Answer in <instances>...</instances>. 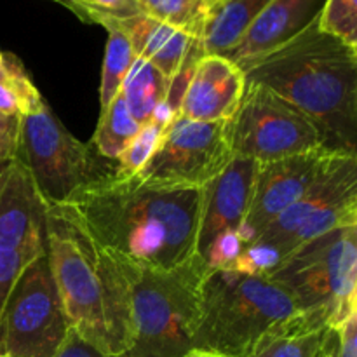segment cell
Listing matches in <instances>:
<instances>
[{"label":"cell","mask_w":357,"mask_h":357,"mask_svg":"<svg viewBox=\"0 0 357 357\" xmlns=\"http://www.w3.org/2000/svg\"><path fill=\"white\" fill-rule=\"evenodd\" d=\"M202 188L145 185L112 176L77 190L61 208L112 253L155 268H178L197 257Z\"/></svg>","instance_id":"1"},{"label":"cell","mask_w":357,"mask_h":357,"mask_svg":"<svg viewBox=\"0 0 357 357\" xmlns=\"http://www.w3.org/2000/svg\"><path fill=\"white\" fill-rule=\"evenodd\" d=\"M317 21L281 47L239 63V68L246 82L261 84L303 112L328 150L356 153L357 49L321 31Z\"/></svg>","instance_id":"2"},{"label":"cell","mask_w":357,"mask_h":357,"mask_svg":"<svg viewBox=\"0 0 357 357\" xmlns=\"http://www.w3.org/2000/svg\"><path fill=\"white\" fill-rule=\"evenodd\" d=\"M45 255L70 328L110 356L132 345L129 289L114 255L61 206L45 204Z\"/></svg>","instance_id":"3"},{"label":"cell","mask_w":357,"mask_h":357,"mask_svg":"<svg viewBox=\"0 0 357 357\" xmlns=\"http://www.w3.org/2000/svg\"><path fill=\"white\" fill-rule=\"evenodd\" d=\"M298 314L289 293L267 275L206 272L192 349L246 357L268 331Z\"/></svg>","instance_id":"4"},{"label":"cell","mask_w":357,"mask_h":357,"mask_svg":"<svg viewBox=\"0 0 357 357\" xmlns=\"http://www.w3.org/2000/svg\"><path fill=\"white\" fill-rule=\"evenodd\" d=\"M112 253V251H110ZM114 255L129 289L131 357H183L192 349L206 267L195 257L178 268H155Z\"/></svg>","instance_id":"5"},{"label":"cell","mask_w":357,"mask_h":357,"mask_svg":"<svg viewBox=\"0 0 357 357\" xmlns=\"http://www.w3.org/2000/svg\"><path fill=\"white\" fill-rule=\"evenodd\" d=\"M298 310L337 331L357 314V225L323 234L267 272Z\"/></svg>","instance_id":"6"},{"label":"cell","mask_w":357,"mask_h":357,"mask_svg":"<svg viewBox=\"0 0 357 357\" xmlns=\"http://www.w3.org/2000/svg\"><path fill=\"white\" fill-rule=\"evenodd\" d=\"M45 204L61 206L86 185L115 173L91 143H82L47 103L21 117L20 157Z\"/></svg>","instance_id":"7"},{"label":"cell","mask_w":357,"mask_h":357,"mask_svg":"<svg viewBox=\"0 0 357 357\" xmlns=\"http://www.w3.org/2000/svg\"><path fill=\"white\" fill-rule=\"evenodd\" d=\"M234 157L258 164L326 149L317 126L303 112L257 82H246L236 114L229 119Z\"/></svg>","instance_id":"8"},{"label":"cell","mask_w":357,"mask_h":357,"mask_svg":"<svg viewBox=\"0 0 357 357\" xmlns=\"http://www.w3.org/2000/svg\"><path fill=\"white\" fill-rule=\"evenodd\" d=\"M72 330L49 267L47 255L26 265L0 316L3 357H54Z\"/></svg>","instance_id":"9"},{"label":"cell","mask_w":357,"mask_h":357,"mask_svg":"<svg viewBox=\"0 0 357 357\" xmlns=\"http://www.w3.org/2000/svg\"><path fill=\"white\" fill-rule=\"evenodd\" d=\"M232 157L229 121L197 122L176 115L150 159L132 176L152 187L204 188L222 174Z\"/></svg>","instance_id":"10"},{"label":"cell","mask_w":357,"mask_h":357,"mask_svg":"<svg viewBox=\"0 0 357 357\" xmlns=\"http://www.w3.org/2000/svg\"><path fill=\"white\" fill-rule=\"evenodd\" d=\"M258 162L232 157L229 166L202 188L197 257L206 272L232 271L243 255L241 227L250 208Z\"/></svg>","instance_id":"11"},{"label":"cell","mask_w":357,"mask_h":357,"mask_svg":"<svg viewBox=\"0 0 357 357\" xmlns=\"http://www.w3.org/2000/svg\"><path fill=\"white\" fill-rule=\"evenodd\" d=\"M357 201V155L340 152L324 167L309 190L282 211L250 244L232 271L267 274L288 250L293 234L331 206Z\"/></svg>","instance_id":"12"},{"label":"cell","mask_w":357,"mask_h":357,"mask_svg":"<svg viewBox=\"0 0 357 357\" xmlns=\"http://www.w3.org/2000/svg\"><path fill=\"white\" fill-rule=\"evenodd\" d=\"M337 153L317 149L312 152L258 164L250 208L239 239L246 250L257 237L310 188Z\"/></svg>","instance_id":"13"},{"label":"cell","mask_w":357,"mask_h":357,"mask_svg":"<svg viewBox=\"0 0 357 357\" xmlns=\"http://www.w3.org/2000/svg\"><path fill=\"white\" fill-rule=\"evenodd\" d=\"M0 248L45 250V202L20 159L0 166Z\"/></svg>","instance_id":"14"},{"label":"cell","mask_w":357,"mask_h":357,"mask_svg":"<svg viewBox=\"0 0 357 357\" xmlns=\"http://www.w3.org/2000/svg\"><path fill=\"white\" fill-rule=\"evenodd\" d=\"M244 72L225 56L204 54L192 70L178 115L197 122L229 121L244 94Z\"/></svg>","instance_id":"15"},{"label":"cell","mask_w":357,"mask_h":357,"mask_svg":"<svg viewBox=\"0 0 357 357\" xmlns=\"http://www.w3.org/2000/svg\"><path fill=\"white\" fill-rule=\"evenodd\" d=\"M324 3L326 0H271L225 58L239 65L281 47L319 20Z\"/></svg>","instance_id":"16"},{"label":"cell","mask_w":357,"mask_h":357,"mask_svg":"<svg viewBox=\"0 0 357 357\" xmlns=\"http://www.w3.org/2000/svg\"><path fill=\"white\" fill-rule=\"evenodd\" d=\"M91 23L100 24L105 30L114 28V30L121 31L131 44L136 58L149 61L167 79H173L176 75L192 44L195 42V38L188 37V35L143 13L124 17L100 14V16H94Z\"/></svg>","instance_id":"17"},{"label":"cell","mask_w":357,"mask_h":357,"mask_svg":"<svg viewBox=\"0 0 357 357\" xmlns=\"http://www.w3.org/2000/svg\"><path fill=\"white\" fill-rule=\"evenodd\" d=\"M335 330L298 314L268 331L246 357H323Z\"/></svg>","instance_id":"18"},{"label":"cell","mask_w":357,"mask_h":357,"mask_svg":"<svg viewBox=\"0 0 357 357\" xmlns=\"http://www.w3.org/2000/svg\"><path fill=\"white\" fill-rule=\"evenodd\" d=\"M271 0H218L201 38L204 54L227 56L239 45Z\"/></svg>","instance_id":"19"},{"label":"cell","mask_w":357,"mask_h":357,"mask_svg":"<svg viewBox=\"0 0 357 357\" xmlns=\"http://www.w3.org/2000/svg\"><path fill=\"white\" fill-rule=\"evenodd\" d=\"M171 79L149 61L136 58L129 68L121 94L124 96L129 114L139 126L146 124L166 101Z\"/></svg>","instance_id":"20"},{"label":"cell","mask_w":357,"mask_h":357,"mask_svg":"<svg viewBox=\"0 0 357 357\" xmlns=\"http://www.w3.org/2000/svg\"><path fill=\"white\" fill-rule=\"evenodd\" d=\"M143 14L201 40L218 0H136Z\"/></svg>","instance_id":"21"},{"label":"cell","mask_w":357,"mask_h":357,"mask_svg":"<svg viewBox=\"0 0 357 357\" xmlns=\"http://www.w3.org/2000/svg\"><path fill=\"white\" fill-rule=\"evenodd\" d=\"M139 128L142 126L129 114L124 96L119 91V94L110 101V105L105 110H101L91 145L103 159L115 160L121 155L122 150L129 145V142L135 138Z\"/></svg>","instance_id":"22"},{"label":"cell","mask_w":357,"mask_h":357,"mask_svg":"<svg viewBox=\"0 0 357 357\" xmlns=\"http://www.w3.org/2000/svg\"><path fill=\"white\" fill-rule=\"evenodd\" d=\"M107 31L108 40L107 47H105L100 86L101 110H105L110 105V101L117 96L129 68L136 59L131 44L121 31L114 30V28H107Z\"/></svg>","instance_id":"23"},{"label":"cell","mask_w":357,"mask_h":357,"mask_svg":"<svg viewBox=\"0 0 357 357\" xmlns=\"http://www.w3.org/2000/svg\"><path fill=\"white\" fill-rule=\"evenodd\" d=\"M45 103L20 61L0 79V114L24 117Z\"/></svg>","instance_id":"24"},{"label":"cell","mask_w":357,"mask_h":357,"mask_svg":"<svg viewBox=\"0 0 357 357\" xmlns=\"http://www.w3.org/2000/svg\"><path fill=\"white\" fill-rule=\"evenodd\" d=\"M167 124L169 122L157 114L146 124H143L139 131L136 132L135 138L129 142V145L115 159V162H117L115 174H119V176H132L135 173H138L143 167V164L153 153Z\"/></svg>","instance_id":"25"},{"label":"cell","mask_w":357,"mask_h":357,"mask_svg":"<svg viewBox=\"0 0 357 357\" xmlns=\"http://www.w3.org/2000/svg\"><path fill=\"white\" fill-rule=\"evenodd\" d=\"M317 26L357 49V0H326Z\"/></svg>","instance_id":"26"},{"label":"cell","mask_w":357,"mask_h":357,"mask_svg":"<svg viewBox=\"0 0 357 357\" xmlns=\"http://www.w3.org/2000/svg\"><path fill=\"white\" fill-rule=\"evenodd\" d=\"M45 250L38 248H28V250H3L0 248V316H2L3 305L9 298L10 289L16 284L21 272L26 268L28 264L44 255Z\"/></svg>","instance_id":"27"},{"label":"cell","mask_w":357,"mask_h":357,"mask_svg":"<svg viewBox=\"0 0 357 357\" xmlns=\"http://www.w3.org/2000/svg\"><path fill=\"white\" fill-rule=\"evenodd\" d=\"M54 2L63 3L80 20L89 21V23L94 16H100V14L124 17L142 13L136 0H54Z\"/></svg>","instance_id":"28"},{"label":"cell","mask_w":357,"mask_h":357,"mask_svg":"<svg viewBox=\"0 0 357 357\" xmlns=\"http://www.w3.org/2000/svg\"><path fill=\"white\" fill-rule=\"evenodd\" d=\"M21 117L0 114V164L20 157Z\"/></svg>","instance_id":"29"},{"label":"cell","mask_w":357,"mask_h":357,"mask_svg":"<svg viewBox=\"0 0 357 357\" xmlns=\"http://www.w3.org/2000/svg\"><path fill=\"white\" fill-rule=\"evenodd\" d=\"M54 357H131V356H129L128 352L119 356L105 354V352L98 351L96 347L87 344L86 340H82L75 331L70 330L68 335H66L65 342H63V345L59 347V351L56 352Z\"/></svg>","instance_id":"30"},{"label":"cell","mask_w":357,"mask_h":357,"mask_svg":"<svg viewBox=\"0 0 357 357\" xmlns=\"http://www.w3.org/2000/svg\"><path fill=\"white\" fill-rule=\"evenodd\" d=\"M357 357V314L337 330V356Z\"/></svg>","instance_id":"31"},{"label":"cell","mask_w":357,"mask_h":357,"mask_svg":"<svg viewBox=\"0 0 357 357\" xmlns=\"http://www.w3.org/2000/svg\"><path fill=\"white\" fill-rule=\"evenodd\" d=\"M16 63H17V59L14 58L13 54H6V52L0 51V79H2V77H6L7 73L13 70V66L16 65Z\"/></svg>","instance_id":"32"},{"label":"cell","mask_w":357,"mask_h":357,"mask_svg":"<svg viewBox=\"0 0 357 357\" xmlns=\"http://www.w3.org/2000/svg\"><path fill=\"white\" fill-rule=\"evenodd\" d=\"M183 357H232V356H225L213 351H204V349H190V351H188Z\"/></svg>","instance_id":"33"},{"label":"cell","mask_w":357,"mask_h":357,"mask_svg":"<svg viewBox=\"0 0 357 357\" xmlns=\"http://www.w3.org/2000/svg\"><path fill=\"white\" fill-rule=\"evenodd\" d=\"M335 356H337V331H335L333 337H331L330 345H328L326 352H324L323 357H335Z\"/></svg>","instance_id":"34"},{"label":"cell","mask_w":357,"mask_h":357,"mask_svg":"<svg viewBox=\"0 0 357 357\" xmlns=\"http://www.w3.org/2000/svg\"><path fill=\"white\" fill-rule=\"evenodd\" d=\"M0 357H3V356H0Z\"/></svg>","instance_id":"35"},{"label":"cell","mask_w":357,"mask_h":357,"mask_svg":"<svg viewBox=\"0 0 357 357\" xmlns=\"http://www.w3.org/2000/svg\"><path fill=\"white\" fill-rule=\"evenodd\" d=\"M0 356H2V354H0Z\"/></svg>","instance_id":"36"}]
</instances>
